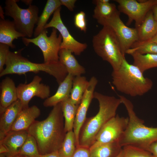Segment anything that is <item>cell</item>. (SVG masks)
I'll list each match as a JSON object with an SVG mask.
<instances>
[{
	"mask_svg": "<svg viewBox=\"0 0 157 157\" xmlns=\"http://www.w3.org/2000/svg\"><path fill=\"white\" fill-rule=\"evenodd\" d=\"M61 7L53 13L50 22L44 27L47 29L52 27L56 29L60 32L62 38L60 49H67L76 55H79L87 48L85 43L80 42L76 40L71 34L67 28L63 24L60 16Z\"/></svg>",
	"mask_w": 157,
	"mask_h": 157,
	"instance_id": "8fae6325",
	"label": "cell"
},
{
	"mask_svg": "<svg viewBox=\"0 0 157 157\" xmlns=\"http://www.w3.org/2000/svg\"><path fill=\"white\" fill-rule=\"evenodd\" d=\"M40 157H61L58 151H54L44 155H40Z\"/></svg>",
	"mask_w": 157,
	"mask_h": 157,
	"instance_id": "74e56055",
	"label": "cell"
},
{
	"mask_svg": "<svg viewBox=\"0 0 157 157\" xmlns=\"http://www.w3.org/2000/svg\"><path fill=\"white\" fill-rule=\"evenodd\" d=\"M19 51H10L5 64L6 67L0 73V77L15 74H22L28 72H43L53 76L59 85L68 74L65 67L59 61L50 63H38L29 60L23 56Z\"/></svg>",
	"mask_w": 157,
	"mask_h": 157,
	"instance_id": "5b68a950",
	"label": "cell"
},
{
	"mask_svg": "<svg viewBox=\"0 0 157 157\" xmlns=\"http://www.w3.org/2000/svg\"><path fill=\"white\" fill-rule=\"evenodd\" d=\"M122 148L119 141L92 145L89 148L90 157H115Z\"/></svg>",
	"mask_w": 157,
	"mask_h": 157,
	"instance_id": "603a6c76",
	"label": "cell"
},
{
	"mask_svg": "<svg viewBox=\"0 0 157 157\" xmlns=\"http://www.w3.org/2000/svg\"><path fill=\"white\" fill-rule=\"evenodd\" d=\"M133 52L141 54H157V44L154 42L135 43L131 48L128 50L126 53L130 54Z\"/></svg>",
	"mask_w": 157,
	"mask_h": 157,
	"instance_id": "4dcf8cb0",
	"label": "cell"
},
{
	"mask_svg": "<svg viewBox=\"0 0 157 157\" xmlns=\"http://www.w3.org/2000/svg\"><path fill=\"white\" fill-rule=\"evenodd\" d=\"M76 148L75 134L73 131L71 130L66 133L58 151L61 157H72Z\"/></svg>",
	"mask_w": 157,
	"mask_h": 157,
	"instance_id": "f1b7e54d",
	"label": "cell"
},
{
	"mask_svg": "<svg viewBox=\"0 0 157 157\" xmlns=\"http://www.w3.org/2000/svg\"><path fill=\"white\" fill-rule=\"evenodd\" d=\"M148 151L154 157H157V142L152 143L149 147Z\"/></svg>",
	"mask_w": 157,
	"mask_h": 157,
	"instance_id": "8d00e7d4",
	"label": "cell"
},
{
	"mask_svg": "<svg viewBox=\"0 0 157 157\" xmlns=\"http://www.w3.org/2000/svg\"><path fill=\"white\" fill-rule=\"evenodd\" d=\"M89 83L85 77L81 76L74 78L70 98L75 105L78 106Z\"/></svg>",
	"mask_w": 157,
	"mask_h": 157,
	"instance_id": "484cf974",
	"label": "cell"
},
{
	"mask_svg": "<svg viewBox=\"0 0 157 157\" xmlns=\"http://www.w3.org/2000/svg\"><path fill=\"white\" fill-rule=\"evenodd\" d=\"M128 117L118 114L108 121L96 135L92 145L119 141L127 126Z\"/></svg>",
	"mask_w": 157,
	"mask_h": 157,
	"instance_id": "7c38bea8",
	"label": "cell"
},
{
	"mask_svg": "<svg viewBox=\"0 0 157 157\" xmlns=\"http://www.w3.org/2000/svg\"><path fill=\"white\" fill-rule=\"evenodd\" d=\"M25 36L16 29L13 21L1 19L0 20V43L8 45L12 49L16 48L13 43L14 40Z\"/></svg>",
	"mask_w": 157,
	"mask_h": 157,
	"instance_id": "ffe728a7",
	"label": "cell"
},
{
	"mask_svg": "<svg viewBox=\"0 0 157 157\" xmlns=\"http://www.w3.org/2000/svg\"><path fill=\"white\" fill-rule=\"evenodd\" d=\"M61 5L66 7L70 11L74 10L76 0H60Z\"/></svg>",
	"mask_w": 157,
	"mask_h": 157,
	"instance_id": "d590c367",
	"label": "cell"
},
{
	"mask_svg": "<svg viewBox=\"0 0 157 157\" xmlns=\"http://www.w3.org/2000/svg\"><path fill=\"white\" fill-rule=\"evenodd\" d=\"M60 0H48L41 15L39 17L37 26L34 32L35 38L45 29L44 27L51 15L61 7Z\"/></svg>",
	"mask_w": 157,
	"mask_h": 157,
	"instance_id": "cb8c5ba5",
	"label": "cell"
},
{
	"mask_svg": "<svg viewBox=\"0 0 157 157\" xmlns=\"http://www.w3.org/2000/svg\"><path fill=\"white\" fill-rule=\"evenodd\" d=\"M151 10L153 12L154 18L157 22V5L154 4L152 6Z\"/></svg>",
	"mask_w": 157,
	"mask_h": 157,
	"instance_id": "f35d334b",
	"label": "cell"
},
{
	"mask_svg": "<svg viewBox=\"0 0 157 157\" xmlns=\"http://www.w3.org/2000/svg\"><path fill=\"white\" fill-rule=\"evenodd\" d=\"M18 1L6 0L4 14L13 19L18 31L30 38L34 34V28L38 22L39 9L36 6L32 5L26 9L22 8L17 3Z\"/></svg>",
	"mask_w": 157,
	"mask_h": 157,
	"instance_id": "52a82bcc",
	"label": "cell"
},
{
	"mask_svg": "<svg viewBox=\"0 0 157 157\" xmlns=\"http://www.w3.org/2000/svg\"><path fill=\"white\" fill-rule=\"evenodd\" d=\"M10 47L8 45L0 43V73L4 69L9 51Z\"/></svg>",
	"mask_w": 157,
	"mask_h": 157,
	"instance_id": "836d02e7",
	"label": "cell"
},
{
	"mask_svg": "<svg viewBox=\"0 0 157 157\" xmlns=\"http://www.w3.org/2000/svg\"><path fill=\"white\" fill-rule=\"evenodd\" d=\"M139 68L129 63L124 57L119 69L113 70L112 83L117 90L133 97L141 96L150 90L153 82Z\"/></svg>",
	"mask_w": 157,
	"mask_h": 157,
	"instance_id": "277c9868",
	"label": "cell"
},
{
	"mask_svg": "<svg viewBox=\"0 0 157 157\" xmlns=\"http://www.w3.org/2000/svg\"><path fill=\"white\" fill-rule=\"evenodd\" d=\"M42 80L40 77L36 75L29 83H20L17 87L18 99L23 108L29 107L30 101L35 97L42 99H46L49 97L50 88L48 85L41 83Z\"/></svg>",
	"mask_w": 157,
	"mask_h": 157,
	"instance_id": "4fadbf2b",
	"label": "cell"
},
{
	"mask_svg": "<svg viewBox=\"0 0 157 157\" xmlns=\"http://www.w3.org/2000/svg\"><path fill=\"white\" fill-rule=\"evenodd\" d=\"M65 119L64 127L66 133L72 130L78 106L74 104L70 97L60 103Z\"/></svg>",
	"mask_w": 157,
	"mask_h": 157,
	"instance_id": "d4e9b609",
	"label": "cell"
},
{
	"mask_svg": "<svg viewBox=\"0 0 157 157\" xmlns=\"http://www.w3.org/2000/svg\"><path fill=\"white\" fill-rule=\"evenodd\" d=\"M118 10L110 17L97 20L100 25L111 28L115 33L120 42L122 53L125 56L127 51L133 44L138 41V30L126 25L120 17Z\"/></svg>",
	"mask_w": 157,
	"mask_h": 157,
	"instance_id": "9c48e42d",
	"label": "cell"
},
{
	"mask_svg": "<svg viewBox=\"0 0 157 157\" xmlns=\"http://www.w3.org/2000/svg\"><path fill=\"white\" fill-rule=\"evenodd\" d=\"M40 114V109L35 105L23 108L18 114L11 131L27 130Z\"/></svg>",
	"mask_w": 157,
	"mask_h": 157,
	"instance_id": "e0dca14e",
	"label": "cell"
},
{
	"mask_svg": "<svg viewBox=\"0 0 157 157\" xmlns=\"http://www.w3.org/2000/svg\"><path fill=\"white\" fill-rule=\"evenodd\" d=\"M94 98L98 101L99 110L94 116L86 118L80 131L79 147L89 148L94 143L96 136L100 129L116 115L117 109L122 104L119 98L96 92L94 93Z\"/></svg>",
	"mask_w": 157,
	"mask_h": 157,
	"instance_id": "7a4b0ae2",
	"label": "cell"
},
{
	"mask_svg": "<svg viewBox=\"0 0 157 157\" xmlns=\"http://www.w3.org/2000/svg\"><path fill=\"white\" fill-rule=\"evenodd\" d=\"M123 157V153H122V149L120 153L117 156L115 157Z\"/></svg>",
	"mask_w": 157,
	"mask_h": 157,
	"instance_id": "f6af8a7d",
	"label": "cell"
},
{
	"mask_svg": "<svg viewBox=\"0 0 157 157\" xmlns=\"http://www.w3.org/2000/svg\"><path fill=\"white\" fill-rule=\"evenodd\" d=\"M18 154L29 157H40L37 143L33 136L28 134L25 141L19 150Z\"/></svg>",
	"mask_w": 157,
	"mask_h": 157,
	"instance_id": "f546056e",
	"label": "cell"
},
{
	"mask_svg": "<svg viewBox=\"0 0 157 157\" xmlns=\"http://www.w3.org/2000/svg\"><path fill=\"white\" fill-rule=\"evenodd\" d=\"M92 44L95 53L108 62L113 70L119 69L125 56L122 53L119 41L111 28L103 26L93 37Z\"/></svg>",
	"mask_w": 157,
	"mask_h": 157,
	"instance_id": "8992f818",
	"label": "cell"
},
{
	"mask_svg": "<svg viewBox=\"0 0 157 157\" xmlns=\"http://www.w3.org/2000/svg\"><path fill=\"white\" fill-rule=\"evenodd\" d=\"M60 103L53 107L47 117L35 120L27 130L37 143L40 155L58 151L66 133Z\"/></svg>",
	"mask_w": 157,
	"mask_h": 157,
	"instance_id": "6da1fadb",
	"label": "cell"
},
{
	"mask_svg": "<svg viewBox=\"0 0 157 157\" xmlns=\"http://www.w3.org/2000/svg\"><path fill=\"white\" fill-rule=\"evenodd\" d=\"M122 157H154L149 151L132 145L122 147Z\"/></svg>",
	"mask_w": 157,
	"mask_h": 157,
	"instance_id": "1f68e13d",
	"label": "cell"
},
{
	"mask_svg": "<svg viewBox=\"0 0 157 157\" xmlns=\"http://www.w3.org/2000/svg\"><path fill=\"white\" fill-rule=\"evenodd\" d=\"M85 14L83 11L77 13L74 16V24L75 26L85 33L87 30Z\"/></svg>",
	"mask_w": 157,
	"mask_h": 157,
	"instance_id": "d6a6232c",
	"label": "cell"
},
{
	"mask_svg": "<svg viewBox=\"0 0 157 157\" xmlns=\"http://www.w3.org/2000/svg\"><path fill=\"white\" fill-rule=\"evenodd\" d=\"M0 157H6L5 154H0Z\"/></svg>",
	"mask_w": 157,
	"mask_h": 157,
	"instance_id": "bcb514c9",
	"label": "cell"
},
{
	"mask_svg": "<svg viewBox=\"0 0 157 157\" xmlns=\"http://www.w3.org/2000/svg\"><path fill=\"white\" fill-rule=\"evenodd\" d=\"M130 55L133 58V64L138 67L143 73L148 69L157 67V54H143L133 52Z\"/></svg>",
	"mask_w": 157,
	"mask_h": 157,
	"instance_id": "4316f807",
	"label": "cell"
},
{
	"mask_svg": "<svg viewBox=\"0 0 157 157\" xmlns=\"http://www.w3.org/2000/svg\"><path fill=\"white\" fill-rule=\"evenodd\" d=\"M98 82L97 78L94 76H93L90 78L77 110L73 129L76 137V147H79V137L80 131L86 119L87 112L94 98V91Z\"/></svg>",
	"mask_w": 157,
	"mask_h": 157,
	"instance_id": "5bb4252c",
	"label": "cell"
},
{
	"mask_svg": "<svg viewBox=\"0 0 157 157\" xmlns=\"http://www.w3.org/2000/svg\"><path fill=\"white\" fill-rule=\"evenodd\" d=\"M138 40L142 42L151 40L157 33V22L154 19L151 9L146 15L143 21L137 28Z\"/></svg>",
	"mask_w": 157,
	"mask_h": 157,
	"instance_id": "7402d4cb",
	"label": "cell"
},
{
	"mask_svg": "<svg viewBox=\"0 0 157 157\" xmlns=\"http://www.w3.org/2000/svg\"><path fill=\"white\" fill-rule=\"evenodd\" d=\"M8 151L6 147L3 145L0 144V154H7Z\"/></svg>",
	"mask_w": 157,
	"mask_h": 157,
	"instance_id": "ab89813d",
	"label": "cell"
},
{
	"mask_svg": "<svg viewBox=\"0 0 157 157\" xmlns=\"http://www.w3.org/2000/svg\"><path fill=\"white\" fill-rule=\"evenodd\" d=\"M23 109L22 104L18 99L0 114V142L11 130L18 114Z\"/></svg>",
	"mask_w": 157,
	"mask_h": 157,
	"instance_id": "9a60e30c",
	"label": "cell"
},
{
	"mask_svg": "<svg viewBox=\"0 0 157 157\" xmlns=\"http://www.w3.org/2000/svg\"><path fill=\"white\" fill-rule=\"evenodd\" d=\"M4 14V13L2 8L1 6H0V17L2 19H4V17L3 15Z\"/></svg>",
	"mask_w": 157,
	"mask_h": 157,
	"instance_id": "7bdbcfd3",
	"label": "cell"
},
{
	"mask_svg": "<svg viewBox=\"0 0 157 157\" xmlns=\"http://www.w3.org/2000/svg\"><path fill=\"white\" fill-rule=\"evenodd\" d=\"M57 30L53 28L50 35L48 36L47 29H44L37 37L33 38H22L26 46L32 43L38 47L42 51L44 63H50L59 61V52L62 42L60 34H57Z\"/></svg>",
	"mask_w": 157,
	"mask_h": 157,
	"instance_id": "ba28073f",
	"label": "cell"
},
{
	"mask_svg": "<svg viewBox=\"0 0 157 157\" xmlns=\"http://www.w3.org/2000/svg\"><path fill=\"white\" fill-rule=\"evenodd\" d=\"M154 42L157 44V33L150 40L146 42Z\"/></svg>",
	"mask_w": 157,
	"mask_h": 157,
	"instance_id": "60d3db41",
	"label": "cell"
},
{
	"mask_svg": "<svg viewBox=\"0 0 157 157\" xmlns=\"http://www.w3.org/2000/svg\"><path fill=\"white\" fill-rule=\"evenodd\" d=\"M154 4L157 5V0H154Z\"/></svg>",
	"mask_w": 157,
	"mask_h": 157,
	"instance_id": "7dc6e473",
	"label": "cell"
},
{
	"mask_svg": "<svg viewBox=\"0 0 157 157\" xmlns=\"http://www.w3.org/2000/svg\"><path fill=\"white\" fill-rule=\"evenodd\" d=\"M118 4V10L120 13L126 15L128 17L127 25L133 21L135 28H138L143 21L147 13L154 5V0H115Z\"/></svg>",
	"mask_w": 157,
	"mask_h": 157,
	"instance_id": "30bf717a",
	"label": "cell"
},
{
	"mask_svg": "<svg viewBox=\"0 0 157 157\" xmlns=\"http://www.w3.org/2000/svg\"><path fill=\"white\" fill-rule=\"evenodd\" d=\"M12 157H29L27 156L22 155L19 154H17L14 156Z\"/></svg>",
	"mask_w": 157,
	"mask_h": 157,
	"instance_id": "ee69618b",
	"label": "cell"
},
{
	"mask_svg": "<svg viewBox=\"0 0 157 157\" xmlns=\"http://www.w3.org/2000/svg\"><path fill=\"white\" fill-rule=\"evenodd\" d=\"M127 110L129 118L127 126L119 142L122 147L135 146L148 151L149 146L157 142V127H148L136 115L132 102L124 96L119 95Z\"/></svg>",
	"mask_w": 157,
	"mask_h": 157,
	"instance_id": "3957f363",
	"label": "cell"
},
{
	"mask_svg": "<svg viewBox=\"0 0 157 157\" xmlns=\"http://www.w3.org/2000/svg\"><path fill=\"white\" fill-rule=\"evenodd\" d=\"M28 133L27 130L10 131L6 134L0 144L5 146L8 151L5 154L6 157H12L18 154L20 149L25 141Z\"/></svg>",
	"mask_w": 157,
	"mask_h": 157,
	"instance_id": "2e32d148",
	"label": "cell"
},
{
	"mask_svg": "<svg viewBox=\"0 0 157 157\" xmlns=\"http://www.w3.org/2000/svg\"><path fill=\"white\" fill-rule=\"evenodd\" d=\"M93 1L96 6L93 11V17L97 20L110 17L118 10L113 3H102L99 0Z\"/></svg>",
	"mask_w": 157,
	"mask_h": 157,
	"instance_id": "83f0119b",
	"label": "cell"
},
{
	"mask_svg": "<svg viewBox=\"0 0 157 157\" xmlns=\"http://www.w3.org/2000/svg\"><path fill=\"white\" fill-rule=\"evenodd\" d=\"M89 148L78 147L76 149L72 157H90Z\"/></svg>",
	"mask_w": 157,
	"mask_h": 157,
	"instance_id": "e575fe53",
	"label": "cell"
},
{
	"mask_svg": "<svg viewBox=\"0 0 157 157\" xmlns=\"http://www.w3.org/2000/svg\"><path fill=\"white\" fill-rule=\"evenodd\" d=\"M74 76L68 74L64 80L59 85L55 93L45 99L43 103L46 107H53L70 97Z\"/></svg>",
	"mask_w": 157,
	"mask_h": 157,
	"instance_id": "d6986e66",
	"label": "cell"
},
{
	"mask_svg": "<svg viewBox=\"0 0 157 157\" xmlns=\"http://www.w3.org/2000/svg\"><path fill=\"white\" fill-rule=\"evenodd\" d=\"M0 113L18 99L17 87L13 80L7 77L0 83Z\"/></svg>",
	"mask_w": 157,
	"mask_h": 157,
	"instance_id": "ac0fdd59",
	"label": "cell"
},
{
	"mask_svg": "<svg viewBox=\"0 0 157 157\" xmlns=\"http://www.w3.org/2000/svg\"><path fill=\"white\" fill-rule=\"evenodd\" d=\"M59 57V61L65 67L68 74L77 76L85 73V68L79 63L70 50L60 49Z\"/></svg>",
	"mask_w": 157,
	"mask_h": 157,
	"instance_id": "44dd1931",
	"label": "cell"
},
{
	"mask_svg": "<svg viewBox=\"0 0 157 157\" xmlns=\"http://www.w3.org/2000/svg\"><path fill=\"white\" fill-rule=\"evenodd\" d=\"M21 1L28 6L32 5L33 1L32 0H22Z\"/></svg>",
	"mask_w": 157,
	"mask_h": 157,
	"instance_id": "b9f144b4",
	"label": "cell"
}]
</instances>
